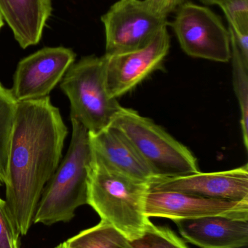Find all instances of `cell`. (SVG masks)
<instances>
[{"label": "cell", "mask_w": 248, "mask_h": 248, "mask_svg": "<svg viewBox=\"0 0 248 248\" xmlns=\"http://www.w3.org/2000/svg\"><path fill=\"white\" fill-rule=\"evenodd\" d=\"M68 128L49 96L17 103L5 202L20 235L29 232L44 188L62 158Z\"/></svg>", "instance_id": "obj_1"}, {"label": "cell", "mask_w": 248, "mask_h": 248, "mask_svg": "<svg viewBox=\"0 0 248 248\" xmlns=\"http://www.w3.org/2000/svg\"><path fill=\"white\" fill-rule=\"evenodd\" d=\"M93 152V151H92ZM150 185L106 166L93 153L89 166L87 204L128 240L144 234L151 221L145 214Z\"/></svg>", "instance_id": "obj_2"}, {"label": "cell", "mask_w": 248, "mask_h": 248, "mask_svg": "<svg viewBox=\"0 0 248 248\" xmlns=\"http://www.w3.org/2000/svg\"><path fill=\"white\" fill-rule=\"evenodd\" d=\"M72 134L63 161L44 188L33 223L51 226L68 222L79 207L87 204L89 166L93 159L89 132L71 117Z\"/></svg>", "instance_id": "obj_3"}, {"label": "cell", "mask_w": 248, "mask_h": 248, "mask_svg": "<svg viewBox=\"0 0 248 248\" xmlns=\"http://www.w3.org/2000/svg\"><path fill=\"white\" fill-rule=\"evenodd\" d=\"M110 125L131 141L157 177L200 171L198 160L189 149L133 109L121 108Z\"/></svg>", "instance_id": "obj_4"}, {"label": "cell", "mask_w": 248, "mask_h": 248, "mask_svg": "<svg viewBox=\"0 0 248 248\" xmlns=\"http://www.w3.org/2000/svg\"><path fill=\"white\" fill-rule=\"evenodd\" d=\"M61 88L71 104L70 116L89 133L109 127L122 108L108 91L103 55H90L74 62L61 80Z\"/></svg>", "instance_id": "obj_5"}, {"label": "cell", "mask_w": 248, "mask_h": 248, "mask_svg": "<svg viewBox=\"0 0 248 248\" xmlns=\"http://www.w3.org/2000/svg\"><path fill=\"white\" fill-rule=\"evenodd\" d=\"M176 11L174 19L168 25L185 53L215 62L230 61V31L214 12L206 6L187 1Z\"/></svg>", "instance_id": "obj_6"}, {"label": "cell", "mask_w": 248, "mask_h": 248, "mask_svg": "<svg viewBox=\"0 0 248 248\" xmlns=\"http://www.w3.org/2000/svg\"><path fill=\"white\" fill-rule=\"evenodd\" d=\"M106 53L115 54L147 45L163 27L167 17L153 12L144 0H118L101 17Z\"/></svg>", "instance_id": "obj_7"}, {"label": "cell", "mask_w": 248, "mask_h": 248, "mask_svg": "<svg viewBox=\"0 0 248 248\" xmlns=\"http://www.w3.org/2000/svg\"><path fill=\"white\" fill-rule=\"evenodd\" d=\"M170 47V35L165 26L142 47L120 53L105 54L106 84L111 97H122L154 71L160 69Z\"/></svg>", "instance_id": "obj_8"}, {"label": "cell", "mask_w": 248, "mask_h": 248, "mask_svg": "<svg viewBox=\"0 0 248 248\" xmlns=\"http://www.w3.org/2000/svg\"><path fill=\"white\" fill-rule=\"evenodd\" d=\"M72 49L45 47L17 64L11 91L17 102L48 97L75 61Z\"/></svg>", "instance_id": "obj_9"}, {"label": "cell", "mask_w": 248, "mask_h": 248, "mask_svg": "<svg viewBox=\"0 0 248 248\" xmlns=\"http://www.w3.org/2000/svg\"><path fill=\"white\" fill-rule=\"evenodd\" d=\"M147 217L174 221L221 216L248 220V202L203 198L173 191L149 190L146 198Z\"/></svg>", "instance_id": "obj_10"}, {"label": "cell", "mask_w": 248, "mask_h": 248, "mask_svg": "<svg viewBox=\"0 0 248 248\" xmlns=\"http://www.w3.org/2000/svg\"><path fill=\"white\" fill-rule=\"evenodd\" d=\"M150 190L173 191L203 198L248 202V165L231 170L160 178Z\"/></svg>", "instance_id": "obj_11"}, {"label": "cell", "mask_w": 248, "mask_h": 248, "mask_svg": "<svg viewBox=\"0 0 248 248\" xmlns=\"http://www.w3.org/2000/svg\"><path fill=\"white\" fill-rule=\"evenodd\" d=\"M89 139L93 155L116 171L150 185L160 179L116 128L109 125L96 134L89 133Z\"/></svg>", "instance_id": "obj_12"}, {"label": "cell", "mask_w": 248, "mask_h": 248, "mask_svg": "<svg viewBox=\"0 0 248 248\" xmlns=\"http://www.w3.org/2000/svg\"><path fill=\"white\" fill-rule=\"evenodd\" d=\"M186 242L201 248H241L248 244V220L221 216L173 221Z\"/></svg>", "instance_id": "obj_13"}, {"label": "cell", "mask_w": 248, "mask_h": 248, "mask_svg": "<svg viewBox=\"0 0 248 248\" xmlns=\"http://www.w3.org/2000/svg\"><path fill=\"white\" fill-rule=\"evenodd\" d=\"M51 13V0H0V14L23 49L40 42Z\"/></svg>", "instance_id": "obj_14"}, {"label": "cell", "mask_w": 248, "mask_h": 248, "mask_svg": "<svg viewBox=\"0 0 248 248\" xmlns=\"http://www.w3.org/2000/svg\"><path fill=\"white\" fill-rule=\"evenodd\" d=\"M17 103L11 90L5 88L0 82V182L3 185L7 179Z\"/></svg>", "instance_id": "obj_15"}, {"label": "cell", "mask_w": 248, "mask_h": 248, "mask_svg": "<svg viewBox=\"0 0 248 248\" xmlns=\"http://www.w3.org/2000/svg\"><path fill=\"white\" fill-rule=\"evenodd\" d=\"M68 248H129L130 240L109 223L100 221L97 225L80 232L65 242Z\"/></svg>", "instance_id": "obj_16"}, {"label": "cell", "mask_w": 248, "mask_h": 248, "mask_svg": "<svg viewBox=\"0 0 248 248\" xmlns=\"http://www.w3.org/2000/svg\"><path fill=\"white\" fill-rule=\"evenodd\" d=\"M232 79L234 93L241 111V128L243 144L248 148V62L242 56L234 39L230 35Z\"/></svg>", "instance_id": "obj_17"}, {"label": "cell", "mask_w": 248, "mask_h": 248, "mask_svg": "<svg viewBox=\"0 0 248 248\" xmlns=\"http://www.w3.org/2000/svg\"><path fill=\"white\" fill-rule=\"evenodd\" d=\"M129 248H189L185 242L167 227L150 222L144 234L130 240Z\"/></svg>", "instance_id": "obj_18"}, {"label": "cell", "mask_w": 248, "mask_h": 248, "mask_svg": "<svg viewBox=\"0 0 248 248\" xmlns=\"http://www.w3.org/2000/svg\"><path fill=\"white\" fill-rule=\"evenodd\" d=\"M218 6L224 12L229 27L248 32V0H224Z\"/></svg>", "instance_id": "obj_19"}, {"label": "cell", "mask_w": 248, "mask_h": 248, "mask_svg": "<svg viewBox=\"0 0 248 248\" xmlns=\"http://www.w3.org/2000/svg\"><path fill=\"white\" fill-rule=\"evenodd\" d=\"M20 234L5 201L0 198V248H20Z\"/></svg>", "instance_id": "obj_20"}, {"label": "cell", "mask_w": 248, "mask_h": 248, "mask_svg": "<svg viewBox=\"0 0 248 248\" xmlns=\"http://www.w3.org/2000/svg\"><path fill=\"white\" fill-rule=\"evenodd\" d=\"M144 1L153 12L167 17L169 14L176 11L186 0H144Z\"/></svg>", "instance_id": "obj_21"}, {"label": "cell", "mask_w": 248, "mask_h": 248, "mask_svg": "<svg viewBox=\"0 0 248 248\" xmlns=\"http://www.w3.org/2000/svg\"><path fill=\"white\" fill-rule=\"evenodd\" d=\"M205 5H218L224 0H199Z\"/></svg>", "instance_id": "obj_22"}, {"label": "cell", "mask_w": 248, "mask_h": 248, "mask_svg": "<svg viewBox=\"0 0 248 248\" xmlns=\"http://www.w3.org/2000/svg\"><path fill=\"white\" fill-rule=\"evenodd\" d=\"M55 248H68V247H67L66 245L65 242H64V243H61V244L58 245V246H57V247H55Z\"/></svg>", "instance_id": "obj_23"}, {"label": "cell", "mask_w": 248, "mask_h": 248, "mask_svg": "<svg viewBox=\"0 0 248 248\" xmlns=\"http://www.w3.org/2000/svg\"><path fill=\"white\" fill-rule=\"evenodd\" d=\"M4 25V20H3L2 17H1V14H0V29Z\"/></svg>", "instance_id": "obj_24"}, {"label": "cell", "mask_w": 248, "mask_h": 248, "mask_svg": "<svg viewBox=\"0 0 248 248\" xmlns=\"http://www.w3.org/2000/svg\"><path fill=\"white\" fill-rule=\"evenodd\" d=\"M3 185V184H2V183H1V182H0V186H1V185Z\"/></svg>", "instance_id": "obj_25"}]
</instances>
